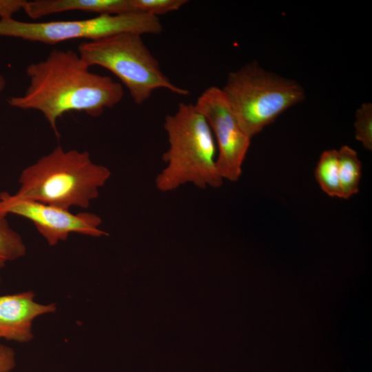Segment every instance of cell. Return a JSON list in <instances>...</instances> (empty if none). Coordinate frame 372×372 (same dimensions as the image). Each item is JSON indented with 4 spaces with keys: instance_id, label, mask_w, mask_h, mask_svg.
Returning <instances> with one entry per match:
<instances>
[{
    "instance_id": "obj_11",
    "label": "cell",
    "mask_w": 372,
    "mask_h": 372,
    "mask_svg": "<svg viewBox=\"0 0 372 372\" xmlns=\"http://www.w3.org/2000/svg\"><path fill=\"white\" fill-rule=\"evenodd\" d=\"M338 160L342 198L347 199L359 192L362 164L356 151L348 145L338 150Z\"/></svg>"
},
{
    "instance_id": "obj_2",
    "label": "cell",
    "mask_w": 372,
    "mask_h": 372,
    "mask_svg": "<svg viewBox=\"0 0 372 372\" xmlns=\"http://www.w3.org/2000/svg\"><path fill=\"white\" fill-rule=\"evenodd\" d=\"M110 176V169L94 163L87 152L57 146L22 171L13 196L68 210L85 209Z\"/></svg>"
},
{
    "instance_id": "obj_4",
    "label": "cell",
    "mask_w": 372,
    "mask_h": 372,
    "mask_svg": "<svg viewBox=\"0 0 372 372\" xmlns=\"http://www.w3.org/2000/svg\"><path fill=\"white\" fill-rule=\"evenodd\" d=\"M221 90L239 125L251 138L306 96L297 81L269 72L257 62L230 72Z\"/></svg>"
},
{
    "instance_id": "obj_17",
    "label": "cell",
    "mask_w": 372,
    "mask_h": 372,
    "mask_svg": "<svg viewBox=\"0 0 372 372\" xmlns=\"http://www.w3.org/2000/svg\"><path fill=\"white\" fill-rule=\"evenodd\" d=\"M14 366V351L7 346L0 344V372H10Z\"/></svg>"
},
{
    "instance_id": "obj_15",
    "label": "cell",
    "mask_w": 372,
    "mask_h": 372,
    "mask_svg": "<svg viewBox=\"0 0 372 372\" xmlns=\"http://www.w3.org/2000/svg\"><path fill=\"white\" fill-rule=\"evenodd\" d=\"M187 2V0H131L132 5L136 12L157 17L178 10Z\"/></svg>"
},
{
    "instance_id": "obj_8",
    "label": "cell",
    "mask_w": 372,
    "mask_h": 372,
    "mask_svg": "<svg viewBox=\"0 0 372 372\" xmlns=\"http://www.w3.org/2000/svg\"><path fill=\"white\" fill-rule=\"evenodd\" d=\"M16 214L30 220L51 246L65 240L70 233L101 237L108 234L100 229L102 219L94 213L76 214L38 201L17 198L10 194H0V218Z\"/></svg>"
},
{
    "instance_id": "obj_10",
    "label": "cell",
    "mask_w": 372,
    "mask_h": 372,
    "mask_svg": "<svg viewBox=\"0 0 372 372\" xmlns=\"http://www.w3.org/2000/svg\"><path fill=\"white\" fill-rule=\"evenodd\" d=\"M23 10L32 19L68 11H85L98 15L136 12L131 0H34L25 2Z\"/></svg>"
},
{
    "instance_id": "obj_12",
    "label": "cell",
    "mask_w": 372,
    "mask_h": 372,
    "mask_svg": "<svg viewBox=\"0 0 372 372\" xmlns=\"http://www.w3.org/2000/svg\"><path fill=\"white\" fill-rule=\"evenodd\" d=\"M315 177L322 189L327 195L342 198L338 150H326L321 154L315 170Z\"/></svg>"
},
{
    "instance_id": "obj_5",
    "label": "cell",
    "mask_w": 372,
    "mask_h": 372,
    "mask_svg": "<svg viewBox=\"0 0 372 372\" xmlns=\"http://www.w3.org/2000/svg\"><path fill=\"white\" fill-rule=\"evenodd\" d=\"M141 36L121 33L85 41L78 46V53L90 67L99 65L116 76L136 104L143 103L159 88L187 95V90L175 85L163 73Z\"/></svg>"
},
{
    "instance_id": "obj_14",
    "label": "cell",
    "mask_w": 372,
    "mask_h": 372,
    "mask_svg": "<svg viewBox=\"0 0 372 372\" xmlns=\"http://www.w3.org/2000/svg\"><path fill=\"white\" fill-rule=\"evenodd\" d=\"M355 136L367 150L372 149V104L364 103L355 112Z\"/></svg>"
},
{
    "instance_id": "obj_9",
    "label": "cell",
    "mask_w": 372,
    "mask_h": 372,
    "mask_svg": "<svg viewBox=\"0 0 372 372\" xmlns=\"http://www.w3.org/2000/svg\"><path fill=\"white\" fill-rule=\"evenodd\" d=\"M31 291L0 296V338L19 342L33 338L32 324L39 316L56 310L55 304H41Z\"/></svg>"
},
{
    "instance_id": "obj_1",
    "label": "cell",
    "mask_w": 372,
    "mask_h": 372,
    "mask_svg": "<svg viewBox=\"0 0 372 372\" xmlns=\"http://www.w3.org/2000/svg\"><path fill=\"white\" fill-rule=\"evenodd\" d=\"M89 68L78 52L54 49L45 59L28 65V87L23 95L12 96L8 103L41 112L59 137L56 123L65 112H83L97 117L123 97L121 83Z\"/></svg>"
},
{
    "instance_id": "obj_18",
    "label": "cell",
    "mask_w": 372,
    "mask_h": 372,
    "mask_svg": "<svg viewBox=\"0 0 372 372\" xmlns=\"http://www.w3.org/2000/svg\"><path fill=\"white\" fill-rule=\"evenodd\" d=\"M6 81L4 76L0 74V94L6 87Z\"/></svg>"
},
{
    "instance_id": "obj_3",
    "label": "cell",
    "mask_w": 372,
    "mask_h": 372,
    "mask_svg": "<svg viewBox=\"0 0 372 372\" xmlns=\"http://www.w3.org/2000/svg\"><path fill=\"white\" fill-rule=\"evenodd\" d=\"M169 146L162 158L165 167L155 178L156 189L172 192L185 184L200 189L223 183L216 165L217 147L205 118L194 104L180 103L163 124Z\"/></svg>"
},
{
    "instance_id": "obj_16",
    "label": "cell",
    "mask_w": 372,
    "mask_h": 372,
    "mask_svg": "<svg viewBox=\"0 0 372 372\" xmlns=\"http://www.w3.org/2000/svg\"><path fill=\"white\" fill-rule=\"evenodd\" d=\"M24 0H0L1 19H12V16L23 9Z\"/></svg>"
},
{
    "instance_id": "obj_13",
    "label": "cell",
    "mask_w": 372,
    "mask_h": 372,
    "mask_svg": "<svg viewBox=\"0 0 372 372\" xmlns=\"http://www.w3.org/2000/svg\"><path fill=\"white\" fill-rule=\"evenodd\" d=\"M25 253L21 236L10 227L6 218H0V269L7 262L19 258Z\"/></svg>"
},
{
    "instance_id": "obj_7",
    "label": "cell",
    "mask_w": 372,
    "mask_h": 372,
    "mask_svg": "<svg viewBox=\"0 0 372 372\" xmlns=\"http://www.w3.org/2000/svg\"><path fill=\"white\" fill-rule=\"evenodd\" d=\"M194 105L205 118L214 137L218 174L223 180L237 181L251 138L239 125L220 88L208 87Z\"/></svg>"
},
{
    "instance_id": "obj_6",
    "label": "cell",
    "mask_w": 372,
    "mask_h": 372,
    "mask_svg": "<svg viewBox=\"0 0 372 372\" xmlns=\"http://www.w3.org/2000/svg\"><path fill=\"white\" fill-rule=\"evenodd\" d=\"M162 30L163 25L158 17L141 12L47 22H23L12 18L0 19V36L46 44L75 39L93 41L121 33L157 34Z\"/></svg>"
},
{
    "instance_id": "obj_19",
    "label": "cell",
    "mask_w": 372,
    "mask_h": 372,
    "mask_svg": "<svg viewBox=\"0 0 372 372\" xmlns=\"http://www.w3.org/2000/svg\"><path fill=\"white\" fill-rule=\"evenodd\" d=\"M0 281H1V278H0Z\"/></svg>"
}]
</instances>
